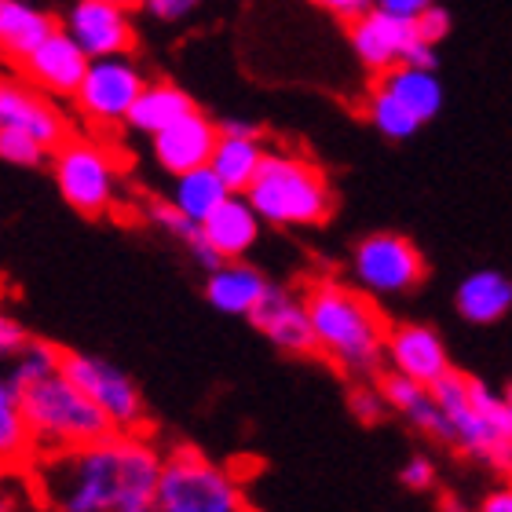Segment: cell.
Instances as JSON below:
<instances>
[{
	"label": "cell",
	"mask_w": 512,
	"mask_h": 512,
	"mask_svg": "<svg viewBox=\"0 0 512 512\" xmlns=\"http://www.w3.org/2000/svg\"><path fill=\"white\" fill-rule=\"evenodd\" d=\"M63 374L92 399V403L107 414V421L118 432H143L147 428V403L139 384L114 366L110 359L85 352H66L63 355Z\"/></svg>",
	"instance_id": "8"
},
{
	"label": "cell",
	"mask_w": 512,
	"mask_h": 512,
	"mask_svg": "<svg viewBox=\"0 0 512 512\" xmlns=\"http://www.w3.org/2000/svg\"><path fill=\"white\" fill-rule=\"evenodd\" d=\"M366 118H370V125L388 139H410L417 128H421V118H417L410 107H403L384 85L374 88V96L366 103Z\"/></svg>",
	"instance_id": "28"
},
{
	"label": "cell",
	"mask_w": 512,
	"mask_h": 512,
	"mask_svg": "<svg viewBox=\"0 0 512 512\" xmlns=\"http://www.w3.org/2000/svg\"><path fill=\"white\" fill-rule=\"evenodd\" d=\"M30 341V333H26V326H22L11 311L0 308V363H8L11 355L19 352L22 344Z\"/></svg>",
	"instance_id": "32"
},
{
	"label": "cell",
	"mask_w": 512,
	"mask_h": 512,
	"mask_svg": "<svg viewBox=\"0 0 512 512\" xmlns=\"http://www.w3.org/2000/svg\"><path fill=\"white\" fill-rule=\"evenodd\" d=\"M220 132H224V136H264V132H260V125H253V121H242V118L220 121Z\"/></svg>",
	"instance_id": "39"
},
{
	"label": "cell",
	"mask_w": 512,
	"mask_h": 512,
	"mask_svg": "<svg viewBox=\"0 0 512 512\" xmlns=\"http://www.w3.org/2000/svg\"><path fill=\"white\" fill-rule=\"evenodd\" d=\"M256 330L264 333L267 341L275 344L278 352L286 355H315V330H311V315L304 304V293L289 286L267 289V297L260 300V308L249 315Z\"/></svg>",
	"instance_id": "12"
},
{
	"label": "cell",
	"mask_w": 512,
	"mask_h": 512,
	"mask_svg": "<svg viewBox=\"0 0 512 512\" xmlns=\"http://www.w3.org/2000/svg\"><path fill=\"white\" fill-rule=\"evenodd\" d=\"M165 447L147 432H107L85 447L37 454L26 491L41 512H121L154 502Z\"/></svg>",
	"instance_id": "1"
},
{
	"label": "cell",
	"mask_w": 512,
	"mask_h": 512,
	"mask_svg": "<svg viewBox=\"0 0 512 512\" xmlns=\"http://www.w3.org/2000/svg\"><path fill=\"white\" fill-rule=\"evenodd\" d=\"M198 4H202V0H147L143 8L161 22H180V19H187Z\"/></svg>",
	"instance_id": "34"
},
{
	"label": "cell",
	"mask_w": 512,
	"mask_h": 512,
	"mask_svg": "<svg viewBox=\"0 0 512 512\" xmlns=\"http://www.w3.org/2000/svg\"><path fill=\"white\" fill-rule=\"evenodd\" d=\"M88 63H92V59L85 55V48L59 26L22 66H26V77L41 88L44 96L74 99L77 88H81V81H85V74H88Z\"/></svg>",
	"instance_id": "15"
},
{
	"label": "cell",
	"mask_w": 512,
	"mask_h": 512,
	"mask_svg": "<svg viewBox=\"0 0 512 512\" xmlns=\"http://www.w3.org/2000/svg\"><path fill=\"white\" fill-rule=\"evenodd\" d=\"M436 44H425L421 37H417L410 48H406V59H403V66H421V70H436Z\"/></svg>",
	"instance_id": "38"
},
{
	"label": "cell",
	"mask_w": 512,
	"mask_h": 512,
	"mask_svg": "<svg viewBox=\"0 0 512 512\" xmlns=\"http://www.w3.org/2000/svg\"><path fill=\"white\" fill-rule=\"evenodd\" d=\"M52 176L63 202L81 216H114L125 202L118 154L92 136H66L52 150Z\"/></svg>",
	"instance_id": "6"
},
{
	"label": "cell",
	"mask_w": 512,
	"mask_h": 512,
	"mask_svg": "<svg viewBox=\"0 0 512 512\" xmlns=\"http://www.w3.org/2000/svg\"><path fill=\"white\" fill-rule=\"evenodd\" d=\"M121 512H158V502H147V505H132V509H121Z\"/></svg>",
	"instance_id": "41"
},
{
	"label": "cell",
	"mask_w": 512,
	"mask_h": 512,
	"mask_svg": "<svg viewBox=\"0 0 512 512\" xmlns=\"http://www.w3.org/2000/svg\"><path fill=\"white\" fill-rule=\"evenodd\" d=\"M348 410L363 425H381L384 417L392 414V406L381 392V381H355L352 392H348Z\"/></svg>",
	"instance_id": "30"
},
{
	"label": "cell",
	"mask_w": 512,
	"mask_h": 512,
	"mask_svg": "<svg viewBox=\"0 0 512 512\" xmlns=\"http://www.w3.org/2000/svg\"><path fill=\"white\" fill-rule=\"evenodd\" d=\"M384 366L403 377H414L421 384H436L439 377H447L454 370L443 337L425 322H399V326L388 330Z\"/></svg>",
	"instance_id": "11"
},
{
	"label": "cell",
	"mask_w": 512,
	"mask_h": 512,
	"mask_svg": "<svg viewBox=\"0 0 512 512\" xmlns=\"http://www.w3.org/2000/svg\"><path fill=\"white\" fill-rule=\"evenodd\" d=\"M417 41V30L410 19H395L388 11L370 8L363 19L352 22V52L359 55V63L388 74L395 66H403L406 48Z\"/></svg>",
	"instance_id": "14"
},
{
	"label": "cell",
	"mask_w": 512,
	"mask_h": 512,
	"mask_svg": "<svg viewBox=\"0 0 512 512\" xmlns=\"http://www.w3.org/2000/svg\"><path fill=\"white\" fill-rule=\"evenodd\" d=\"M0 512H22V494L0 480Z\"/></svg>",
	"instance_id": "40"
},
{
	"label": "cell",
	"mask_w": 512,
	"mask_h": 512,
	"mask_svg": "<svg viewBox=\"0 0 512 512\" xmlns=\"http://www.w3.org/2000/svg\"><path fill=\"white\" fill-rule=\"evenodd\" d=\"M260 227H264V220H260V213L253 209V202H249L246 194H231L202 224V235L216 249L220 260H242L256 246Z\"/></svg>",
	"instance_id": "18"
},
{
	"label": "cell",
	"mask_w": 512,
	"mask_h": 512,
	"mask_svg": "<svg viewBox=\"0 0 512 512\" xmlns=\"http://www.w3.org/2000/svg\"><path fill=\"white\" fill-rule=\"evenodd\" d=\"M267 158V147H264V136H224L220 132V143L213 150V165L216 176L231 187L235 194H246L249 183L256 180V172L264 165Z\"/></svg>",
	"instance_id": "25"
},
{
	"label": "cell",
	"mask_w": 512,
	"mask_h": 512,
	"mask_svg": "<svg viewBox=\"0 0 512 512\" xmlns=\"http://www.w3.org/2000/svg\"><path fill=\"white\" fill-rule=\"evenodd\" d=\"M63 30L85 48L88 59L128 55L136 41L128 8H121L118 0H74L63 15Z\"/></svg>",
	"instance_id": "10"
},
{
	"label": "cell",
	"mask_w": 512,
	"mask_h": 512,
	"mask_svg": "<svg viewBox=\"0 0 512 512\" xmlns=\"http://www.w3.org/2000/svg\"><path fill=\"white\" fill-rule=\"evenodd\" d=\"M454 308L465 322L472 326H494L512 311V278L494 271V267H480L458 282L454 293Z\"/></svg>",
	"instance_id": "20"
},
{
	"label": "cell",
	"mask_w": 512,
	"mask_h": 512,
	"mask_svg": "<svg viewBox=\"0 0 512 512\" xmlns=\"http://www.w3.org/2000/svg\"><path fill=\"white\" fill-rule=\"evenodd\" d=\"M143 88H147V77H143V70L128 55L92 59L85 81L77 88L74 107L88 125L118 128L128 125V114H132Z\"/></svg>",
	"instance_id": "9"
},
{
	"label": "cell",
	"mask_w": 512,
	"mask_h": 512,
	"mask_svg": "<svg viewBox=\"0 0 512 512\" xmlns=\"http://www.w3.org/2000/svg\"><path fill=\"white\" fill-rule=\"evenodd\" d=\"M311 4H319L322 11H330V15H337V19H363L366 11L374 8V0H311Z\"/></svg>",
	"instance_id": "35"
},
{
	"label": "cell",
	"mask_w": 512,
	"mask_h": 512,
	"mask_svg": "<svg viewBox=\"0 0 512 512\" xmlns=\"http://www.w3.org/2000/svg\"><path fill=\"white\" fill-rule=\"evenodd\" d=\"M194 107V99L172 81H147V88L139 92L136 107L128 114V128L139 136H158L169 125H176L180 118H187Z\"/></svg>",
	"instance_id": "23"
},
{
	"label": "cell",
	"mask_w": 512,
	"mask_h": 512,
	"mask_svg": "<svg viewBox=\"0 0 512 512\" xmlns=\"http://www.w3.org/2000/svg\"><path fill=\"white\" fill-rule=\"evenodd\" d=\"M63 348H55L52 341H41V337H30V341L22 344L19 352L11 355L8 363H4V374L11 377L15 388H30V384L44 381V377H52L63 370Z\"/></svg>",
	"instance_id": "27"
},
{
	"label": "cell",
	"mask_w": 512,
	"mask_h": 512,
	"mask_svg": "<svg viewBox=\"0 0 512 512\" xmlns=\"http://www.w3.org/2000/svg\"><path fill=\"white\" fill-rule=\"evenodd\" d=\"M374 8L388 11L395 19H410L414 22L425 8H432V0H374Z\"/></svg>",
	"instance_id": "36"
},
{
	"label": "cell",
	"mask_w": 512,
	"mask_h": 512,
	"mask_svg": "<svg viewBox=\"0 0 512 512\" xmlns=\"http://www.w3.org/2000/svg\"><path fill=\"white\" fill-rule=\"evenodd\" d=\"M509 392H512V388H509Z\"/></svg>",
	"instance_id": "45"
},
{
	"label": "cell",
	"mask_w": 512,
	"mask_h": 512,
	"mask_svg": "<svg viewBox=\"0 0 512 512\" xmlns=\"http://www.w3.org/2000/svg\"><path fill=\"white\" fill-rule=\"evenodd\" d=\"M428 264L421 249L403 235L377 231L352 249V282L370 297H403L425 282Z\"/></svg>",
	"instance_id": "7"
},
{
	"label": "cell",
	"mask_w": 512,
	"mask_h": 512,
	"mask_svg": "<svg viewBox=\"0 0 512 512\" xmlns=\"http://www.w3.org/2000/svg\"><path fill=\"white\" fill-rule=\"evenodd\" d=\"M216 143H220V125L205 118L202 110H191L187 118H180L176 125L165 128V132L150 136L154 161H158V169L169 172V176H183V172L209 165Z\"/></svg>",
	"instance_id": "13"
},
{
	"label": "cell",
	"mask_w": 512,
	"mask_h": 512,
	"mask_svg": "<svg viewBox=\"0 0 512 512\" xmlns=\"http://www.w3.org/2000/svg\"><path fill=\"white\" fill-rule=\"evenodd\" d=\"M246 198L267 227H319L333 213L326 172L293 150H267Z\"/></svg>",
	"instance_id": "3"
},
{
	"label": "cell",
	"mask_w": 512,
	"mask_h": 512,
	"mask_svg": "<svg viewBox=\"0 0 512 512\" xmlns=\"http://www.w3.org/2000/svg\"><path fill=\"white\" fill-rule=\"evenodd\" d=\"M55 30V19L33 0H0V55L26 63Z\"/></svg>",
	"instance_id": "22"
},
{
	"label": "cell",
	"mask_w": 512,
	"mask_h": 512,
	"mask_svg": "<svg viewBox=\"0 0 512 512\" xmlns=\"http://www.w3.org/2000/svg\"><path fill=\"white\" fill-rule=\"evenodd\" d=\"M0 161H8L15 169H37L44 161H52V150L41 139H33L22 128H0Z\"/></svg>",
	"instance_id": "29"
},
{
	"label": "cell",
	"mask_w": 512,
	"mask_h": 512,
	"mask_svg": "<svg viewBox=\"0 0 512 512\" xmlns=\"http://www.w3.org/2000/svg\"><path fill=\"white\" fill-rule=\"evenodd\" d=\"M271 282L264 271H256L246 260H224L220 267L205 271V300L213 304L220 315H235V319H249L260 300L267 297Z\"/></svg>",
	"instance_id": "17"
},
{
	"label": "cell",
	"mask_w": 512,
	"mask_h": 512,
	"mask_svg": "<svg viewBox=\"0 0 512 512\" xmlns=\"http://www.w3.org/2000/svg\"><path fill=\"white\" fill-rule=\"evenodd\" d=\"M443 509H447V512H465V505H461L458 498H447V502H443Z\"/></svg>",
	"instance_id": "42"
},
{
	"label": "cell",
	"mask_w": 512,
	"mask_h": 512,
	"mask_svg": "<svg viewBox=\"0 0 512 512\" xmlns=\"http://www.w3.org/2000/svg\"><path fill=\"white\" fill-rule=\"evenodd\" d=\"M381 85L392 92L403 107H410L425 121H432L443 110V85H439L436 70H421V66H395L381 77Z\"/></svg>",
	"instance_id": "26"
},
{
	"label": "cell",
	"mask_w": 512,
	"mask_h": 512,
	"mask_svg": "<svg viewBox=\"0 0 512 512\" xmlns=\"http://www.w3.org/2000/svg\"><path fill=\"white\" fill-rule=\"evenodd\" d=\"M381 381V392L392 406V414H399L410 428L417 432H425L428 439H436L443 447L454 443V432H450V421L443 414V406H439L436 392H432V384H421L414 377H403L388 370V374L377 377Z\"/></svg>",
	"instance_id": "16"
},
{
	"label": "cell",
	"mask_w": 512,
	"mask_h": 512,
	"mask_svg": "<svg viewBox=\"0 0 512 512\" xmlns=\"http://www.w3.org/2000/svg\"><path fill=\"white\" fill-rule=\"evenodd\" d=\"M414 30H417V37H421L425 44H439L450 33V15L443 8H436V4H432V8H425L414 19Z\"/></svg>",
	"instance_id": "31"
},
{
	"label": "cell",
	"mask_w": 512,
	"mask_h": 512,
	"mask_svg": "<svg viewBox=\"0 0 512 512\" xmlns=\"http://www.w3.org/2000/svg\"><path fill=\"white\" fill-rule=\"evenodd\" d=\"M37 454L41 450H37V439H33L26 410H22V392L0 370V476H8V472L26 476Z\"/></svg>",
	"instance_id": "21"
},
{
	"label": "cell",
	"mask_w": 512,
	"mask_h": 512,
	"mask_svg": "<svg viewBox=\"0 0 512 512\" xmlns=\"http://www.w3.org/2000/svg\"><path fill=\"white\" fill-rule=\"evenodd\" d=\"M118 4H121V8L132 11V8H139V4H147V0H118Z\"/></svg>",
	"instance_id": "43"
},
{
	"label": "cell",
	"mask_w": 512,
	"mask_h": 512,
	"mask_svg": "<svg viewBox=\"0 0 512 512\" xmlns=\"http://www.w3.org/2000/svg\"><path fill=\"white\" fill-rule=\"evenodd\" d=\"M476 512H512V480L498 483L494 491H487L476 505Z\"/></svg>",
	"instance_id": "37"
},
{
	"label": "cell",
	"mask_w": 512,
	"mask_h": 512,
	"mask_svg": "<svg viewBox=\"0 0 512 512\" xmlns=\"http://www.w3.org/2000/svg\"><path fill=\"white\" fill-rule=\"evenodd\" d=\"M154 502L158 512H256L235 465L209 458L191 443L165 447Z\"/></svg>",
	"instance_id": "4"
},
{
	"label": "cell",
	"mask_w": 512,
	"mask_h": 512,
	"mask_svg": "<svg viewBox=\"0 0 512 512\" xmlns=\"http://www.w3.org/2000/svg\"><path fill=\"white\" fill-rule=\"evenodd\" d=\"M0 99H4V81H0Z\"/></svg>",
	"instance_id": "44"
},
{
	"label": "cell",
	"mask_w": 512,
	"mask_h": 512,
	"mask_svg": "<svg viewBox=\"0 0 512 512\" xmlns=\"http://www.w3.org/2000/svg\"><path fill=\"white\" fill-rule=\"evenodd\" d=\"M304 304L315 330V355L352 381H377L388 344V319L377 297L363 293L344 278H311L304 286Z\"/></svg>",
	"instance_id": "2"
},
{
	"label": "cell",
	"mask_w": 512,
	"mask_h": 512,
	"mask_svg": "<svg viewBox=\"0 0 512 512\" xmlns=\"http://www.w3.org/2000/svg\"><path fill=\"white\" fill-rule=\"evenodd\" d=\"M231 194L235 191L216 176L213 165H202V169H191V172H183V176H172L169 202L176 205L183 216H191L194 224H205Z\"/></svg>",
	"instance_id": "24"
},
{
	"label": "cell",
	"mask_w": 512,
	"mask_h": 512,
	"mask_svg": "<svg viewBox=\"0 0 512 512\" xmlns=\"http://www.w3.org/2000/svg\"><path fill=\"white\" fill-rule=\"evenodd\" d=\"M4 125L30 132L48 150H55L66 139V118L55 110V103H48L30 88L8 85V81H4V99H0V128Z\"/></svg>",
	"instance_id": "19"
},
{
	"label": "cell",
	"mask_w": 512,
	"mask_h": 512,
	"mask_svg": "<svg viewBox=\"0 0 512 512\" xmlns=\"http://www.w3.org/2000/svg\"><path fill=\"white\" fill-rule=\"evenodd\" d=\"M399 480H403L406 491H432L436 487V469H432V461L417 454L399 469Z\"/></svg>",
	"instance_id": "33"
},
{
	"label": "cell",
	"mask_w": 512,
	"mask_h": 512,
	"mask_svg": "<svg viewBox=\"0 0 512 512\" xmlns=\"http://www.w3.org/2000/svg\"><path fill=\"white\" fill-rule=\"evenodd\" d=\"M22 410H26V421H30V432L41 454L85 447L92 439L114 432L107 414L63 370L22 388Z\"/></svg>",
	"instance_id": "5"
}]
</instances>
